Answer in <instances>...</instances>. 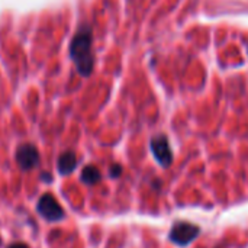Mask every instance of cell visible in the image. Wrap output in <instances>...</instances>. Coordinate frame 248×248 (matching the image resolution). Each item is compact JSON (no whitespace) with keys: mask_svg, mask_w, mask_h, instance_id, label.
I'll use <instances>...</instances> for the list:
<instances>
[{"mask_svg":"<svg viewBox=\"0 0 248 248\" xmlns=\"http://www.w3.org/2000/svg\"><path fill=\"white\" fill-rule=\"evenodd\" d=\"M7 248H29V246L25 244V243H13V244H10Z\"/></svg>","mask_w":248,"mask_h":248,"instance_id":"obj_9","label":"cell"},{"mask_svg":"<svg viewBox=\"0 0 248 248\" xmlns=\"http://www.w3.org/2000/svg\"><path fill=\"white\" fill-rule=\"evenodd\" d=\"M199 234H201V228L198 225L180 221V222H176L173 225L169 237H170L171 243H174L176 246L186 247L190 243H193Z\"/></svg>","mask_w":248,"mask_h":248,"instance_id":"obj_2","label":"cell"},{"mask_svg":"<svg viewBox=\"0 0 248 248\" xmlns=\"http://www.w3.org/2000/svg\"><path fill=\"white\" fill-rule=\"evenodd\" d=\"M92 29L89 26H83L77 31L71 41L70 55L76 62L78 74L83 77H89L93 70V55H92Z\"/></svg>","mask_w":248,"mask_h":248,"instance_id":"obj_1","label":"cell"},{"mask_svg":"<svg viewBox=\"0 0 248 248\" xmlns=\"http://www.w3.org/2000/svg\"><path fill=\"white\" fill-rule=\"evenodd\" d=\"M102 180V174L99 169L94 166H86L81 171V182L86 185H96Z\"/></svg>","mask_w":248,"mask_h":248,"instance_id":"obj_7","label":"cell"},{"mask_svg":"<svg viewBox=\"0 0 248 248\" xmlns=\"http://www.w3.org/2000/svg\"><path fill=\"white\" fill-rule=\"evenodd\" d=\"M109 173H110V177L116 179L122 174V167L119 164H112L110 169H109Z\"/></svg>","mask_w":248,"mask_h":248,"instance_id":"obj_8","label":"cell"},{"mask_svg":"<svg viewBox=\"0 0 248 248\" xmlns=\"http://www.w3.org/2000/svg\"><path fill=\"white\" fill-rule=\"evenodd\" d=\"M58 171L62 176L71 174L77 167V157L73 151H65L58 157Z\"/></svg>","mask_w":248,"mask_h":248,"instance_id":"obj_6","label":"cell"},{"mask_svg":"<svg viewBox=\"0 0 248 248\" xmlns=\"http://www.w3.org/2000/svg\"><path fill=\"white\" fill-rule=\"evenodd\" d=\"M151 151L160 166H163V167L171 166L173 151L170 148V144H169V140L166 135H158L151 140Z\"/></svg>","mask_w":248,"mask_h":248,"instance_id":"obj_4","label":"cell"},{"mask_svg":"<svg viewBox=\"0 0 248 248\" xmlns=\"http://www.w3.org/2000/svg\"><path fill=\"white\" fill-rule=\"evenodd\" d=\"M16 163L23 171H29L39 164V151L32 144H23L16 151Z\"/></svg>","mask_w":248,"mask_h":248,"instance_id":"obj_5","label":"cell"},{"mask_svg":"<svg viewBox=\"0 0 248 248\" xmlns=\"http://www.w3.org/2000/svg\"><path fill=\"white\" fill-rule=\"evenodd\" d=\"M36 209L39 215L49 222H58L64 219V209L51 193H45L39 198Z\"/></svg>","mask_w":248,"mask_h":248,"instance_id":"obj_3","label":"cell"}]
</instances>
